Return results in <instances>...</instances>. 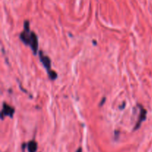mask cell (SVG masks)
Instances as JSON below:
<instances>
[{"label":"cell","mask_w":152,"mask_h":152,"mask_svg":"<svg viewBox=\"0 0 152 152\" xmlns=\"http://www.w3.org/2000/svg\"><path fill=\"white\" fill-rule=\"evenodd\" d=\"M37 143H36L34 141H31V142H29V145H28V150H29V152H36V151H37Z\"/></svg>","instance_id":"6da1fadb"}]
</instances>
